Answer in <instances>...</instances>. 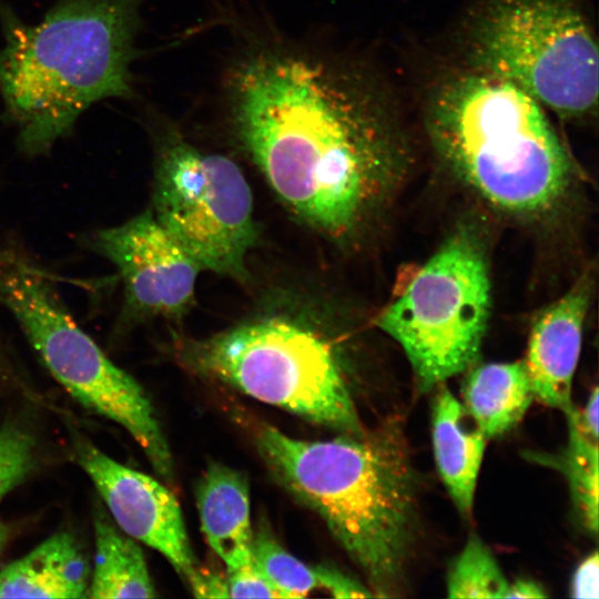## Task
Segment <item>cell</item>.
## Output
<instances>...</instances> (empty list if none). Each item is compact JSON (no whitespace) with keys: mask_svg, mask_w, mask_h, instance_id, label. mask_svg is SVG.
Masks as SVG:
<instances>
[{"mask_svg":"<svg viewBox=\"0 0 599 599\" xmlns=\"http://www.w3.org/2000/svg\"><path fill=\"white\" fill-rule=\"evenodd\" d=\"M237 140L284 206L333 241L352 237L403 169L404 140L361 74L319 57L264 49L229 88Z\"/></svg>","mask_w":599,"mask_h":599,"instance_id":"obj_1","label":"cell"},{"mask_svg":"<svg viewBox=\"0 0 599 599\" xmlns=\"http://www.w3.org/2000/svg\"><path fill=\"white\" fill-rule=\"evenodd\" d=\"M255 443L278 483L322 517L364 571L374 596H394L417 521L416 477L399 423L315 441L262 424Z\"/></svg>","mask_w":599,"mask_h":599,"instance_id":"obj_2","label":"cell"},{"mask_svg":"<svg viewBox=\"0 0 599 599\" xmlns=\"http://www.w3.org/2000/svg\"><path fill=\"white\" fill-rule=\"evenodd\" d=\"M136 3L58 0L38 24L6 20L0 92L23 152H47L92 103L131 93Z\"/></svg>","mask_w":599,"mask_h":599,"instance_id":"obj_3","label":"cell"},{"mask_svg":"<svg viewBox=\"0 0 599 599\" xmlns=\"http://www.w3.org/2000/svg\"><path fill=\"white\" fill-rule=\"evenodd\" d=\"M425 121L440 159L501 211L541 214L569 186L572 162L544 106L509 81L473 68L449 75Z\"/></svg>","mask_w":599,"mask_h":599,"instance_id":"obj_4","label":"cell"},{"mask_svg":"<svg viewBox=\"0 0 599 599\" xmlns=\"http://www.w3.org/2000/svg\"><path fill=\"white\" fill-rule=\"evenodd\" d=\"M182 361L268 405L344 434L365 432L329 343L301 321L257 317L181 343Z\"/></svg>","mask_w":599,"mask_h":599,"instance_id":"obj_5","label":"cell"},{"mask_svg":"<svg viewBox=\"0 0 599 599\" xmlns=\"http://www.w3.org/2000/svg\"><path fill=\"white\" fill-rule=\"evenodd\" d=\"M0 302L54 379L83 407L130 433L155 473L173 484L170 447L141 385L73 321L49 276L11 247L0 251Z\"/></svg>","mask_w":599,"mask_h":599,"instance_id":"obj_6","label":"cell"},{"mask_svg":"<svg viewBox=\"0 0 599 599\" xmlns=\"http://www.w3.org/2000/svg\"><path fill=\"white\" fill-rule=\"evenodd\" d=\"M469 58L473 69L511 82L560 118L597 109L598 45L572 0H487Z\"/></svg>","mask_w":599,"mask_h":599,"instance_id":"obj_7","label":"cell"},{"mask_svg":"<svg viewBox=\"0 0 599 599\" xmlns=\"http://www.w3.org/2000/svg\"><path fill=\"white\" fill-rule=\"evenodd\" d=\"M490 311L487 263L475 238L449 237L377 316L429 390L476 358Z\"/></svg>","mask_w":599,"mask_h":599,"instance_id":"obj_8","label":"cell"},{"mask_svg":"<svg viewBox=\"0 0 599 599\" xmlns=\"http://www.w3.org/2000/svg\"><path fill=\"white\" fill-rule=\"evenodd\" d=\"M152 212L202 271L248 280L246 257L257 240L253 196L231 159L170 133L156 159Z\"/></svg>","mask_w":599,"mask_h":599,"instance_id":"obj_9","label":"cell"},{"mask_svg":"<svg viewBox=\"0 0 599 599\" xmlns=\"http://www.w3.org/2000/svg\"><path fill=\"white\" fill-rule=\"evenodd\" d=\"M91 244L118 268L128 315L177 318L192 305L202 270L152 210L95 232Z\"/></svg>","mask_w":599,"mask_h":599,"instance_id":"obj_10","label":"cell"},{"mask_svg":"<svg viewBox=\"0 0 599 599\" xmlns=\"http://www.w3.org/2000/svg\"><path fill=\"white\" fill-rule=\"evenodd\" d=\"M74 453L121 530L158 550L190 583L200 568L172 491L156 479L112 459L85 439H75Z\"/></svg>","mask_w":599,"mask_h":599,"instance_id":"obj_11","label":"cell"},{"mask_svg":"<svg viewBox=\"0 0 599 599\" xmlns=\"http://www.w3.org/2000/svg\"><path fill=\"white\" fill-rule=\"evenodd\" d=\"M590 288L580 281L535 319L525 361L534 398L567 412L579 359Z\"/></svg>","mask_w":599,"mask_h":599,"instance_id":"obj_12","label":"cell"},{"mask_svg":"<svg viewBox=\"0 0 599 599\" xmlns=\"http://www.w3.org/2000/svg\"><path fill=\"white\" fill-rule=\"evenodd\" d=\"M202 532L227 569L253 561V528L246 477L219 463L206 467L196 487Z\"/></svg>","mask_w":599,"mask_h":599,"instance_id":"obj_13","label":"cell"},{"mask_svg":"<svg viewBox=\"0 0 599 599\" xmlns=\"http://www.w3.org/2000/svg\"><path fill=\"white\" fill-rule=\"evenodd\" d=\"M89 564L75 539L58 532L0 571V598L89 597Z\"/></svg>","mask_w":599,"mask_h":599,"instance_id":"obj_14","label":"cell"},{"mask_svg":"<svg viewBox=\"0 0 599 599\" xmlns=\"http://www.w3.org/2000/svg\"><path fill=\"white\" fill-rule=\"evenodd\" d=\"M467 412L447 388L434 400L432 432L438 473L458 509L469 514L483 461L486 438L466 422Z\"/></svg>","mask_w":599,"mask_h":599,"instance_id":"obj_15","label":"cell"},{"mask_svg":"<svg viewBox=\"0 0 599 599\" xmlns=\"http://www.w3.org/2000/svg\"><path fill=\"white\" fill-rule=\"evenodd\" d=\"M463 398L486 439L504 435L520 422L534 399L525 361L477 367L464 384Z\"/></svg>","mask_w":599,"mask_h":599,"instance_id":"obj_16","label":"cell"},{"mask_svg":"<svg viewBox=\"0 0 599 599\" xmlns=\"http://www.w3.org/2000/svg\"><path fill=\"white\" fill-rule=\"evenodd\" d=\"M95 556L89 598H153L156 596L140 546L105 515L94 518Z\"/></svg>","mask_w":599,"mask_h":599,"instance_id":"obj_17","label":"cell"},{"mask_svg":"<svg viewBox=\"0 0 599 599\" xmlns=\"http://www.w3.org/2000/svg\"><path fill=\"white\" fill-rule=\"evenodd\" d=\"M568 420V444L560 455L539 457L560 469L567 477L572 501L589 532L598 531V437L581 423L578 408L565 412Z\"/></svg>","mask_w":599,"mask_h":599,"instance_id":"obj_18","label":"cell"},{"mask_svg":"<svg viewBox=\"0 0 599 599\" xmlns=\"http://www.w3.org/2000/svg\"><path fill=\"white\" fill-rule=\"evenodd\" d=\"M509 587L488 547L477 537H470L449 568L448 597L507 598Z\"/></svg>","mask_w":599,"mask_h":599,"instance_id":"obj_19","label":"cell"},{"mask_svg":"<svg viewBox=\"0 0 599 599\" xmlns=\"http://www.w3.org/2000/svg\"><path fill=\"white\" fill-rule=\"evenodd\" d=\"M252 555L257 568L282 598H304L319 588L315 567L285 550L263 524L253 532Z\"/></svg>","mask_w":599,"mask_h":599,"instance_id":"obj_20","label":"cell"},{"mask_svg":"<svg viewBox=\"0 0 599 599\" xmlns=\"http://www.w3.org/2000/svg\"><path fill=\"white\" fill-rule=\"evenodd\" d=\"M37 463V444L31 433L16 423L0 426V500L20 485Z\"/></svg>","mask_w":599,"mask_h":599,"instance_id":"obj_21","label":"cell"},{"mask_svg":"<svg viewBox=\"0 0 599 599\" xmlns=\"http://www.w3.org/2000/svg\"><path fill=\"white\" fill-rule=\"evenodd\" d=\"M226 581L229 598H282L254 560L247 565L227 569Z\"/></svg>","mask_w":599,"mask_h":599,"instance_id":"obj_22","label":"cell"},{"mask_svg":"<svg viewBox=\"0 0 599 599\" xmlns=\"http://www.w3.org/2000/svg\"><path fill=\"white\" fill-rule=\"evenodd\" d=\"M318 587L327 590L334 598H367L375 597L370 589L326 566H315Z\"/></svg>","mask_w":599,"mask_h":599,"instance_id":"obj_23","label":"cell"},{"mask_svg":"<svg viewBox=\"0 0 599 599\" xmlns=\"http://www.w3.org/2000/svg\"><path fill=\"white\" fill-rule=\"evenodd\" d=\"M599 561L598 552L593 551L585 558L576 569L572 582L571 595L575 598H598L599 586Z\"/></svg>","mask_w":599,"mask_h":599,"instance_id":"obj_24","label":"cell"},{"mask_svg":"<svg viewBox=\"0 0 599 599\" xmlns=\"http://www.w3.org/2000/svg\"><path fill=\"white\" fill-rule=\"evenodd\" d=\"M190 587L199 598H229L226 578L220 573L199 569L196 576L190 581Z\"/></svg>","mask_w":599,"mask_h":599,"instance_id":"obj_25","label":"cell"},{"mask_svg":"<svg viewBox=\"0 0 599 599\" xmlns=\"http://www.w3.org/2000/svg\"><path fill=\"white\" fill-rule=\"evenodd\" d=\"M598 387H595L589 395L582 410L578 409V415L586 429L598 437Z\"/></svg>","mask_w":599,"mask_h":599,"instance_id":"obj_26","label":"cell"},{"mask_svg":"<svg viewBox=\"0 0 599 599\" xmlns=\"http://www.w3.org/2000/svg\"><path fill=\"white\" fill-rule=\"evenodd\" d=\"M547 593L537 582L528 579H519L510 582L507 598H545Z\"/></svg>","mask_w":599,"mask_h":599,"instance_id":"obj_27","label":"cell"},{"mask_svg":"<svg viewBox=\"0 0 599 599\" xmlns=\"http://www.w3.org/2000/svg\"><path fill=\"white\" fill-rule=\"evenodd\" d=\"M10 538V528L0 520V554L6 548V545Z\"/></svg>","mask_w":599,"mask_h":599,"instance_id":"obj_28","label":"cell"}]
</instances>
